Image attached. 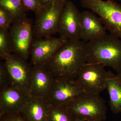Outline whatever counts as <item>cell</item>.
<instances>
[{
  "instance_id": "cell-1",
  "label": "cell",
  "mask_w": 121,
  "mask_h": 121,
  "mask_svg": "<svg viewBox=\"0 0 121 121\" xmlns=\"http://www.w3.org/2000/svg\"><path fill=\"white\" fill-rule=\"evenodd\" d=\"M87 60L86 43L69 40L43 66L54 78L76 79Z\"/></svg>"
},
{
  "instance_id": "cell-2",
  "label": "cell",
  "mask_w": 121,
  "mask_h": 121,
  "mask_svg": "<svg viewBox=\"0 0 121 121\" xmlns=\"http://www.w3.org/2000/svg\"><path fill=\"white\" fill-rule=\"evenodd\" d=\"M86 43L87 63L109 67L117 72L121 70V39L106 34Z\"/></svg>"
},
{
  "instance_id": "cell-3",
  "label": "cell",
  "mask_w": 121,
  "mask_h": 121,
  "mask_svg": "<svg viewBox=\"0 0 121 121\" xmlns=\"http://www.w3.org/2000/svg\"><path fill=\"white\" fill-rule=\"evenodd\" d=\"M65 106L75 117L89 121L106 119L107 109L99 95L83 92Z\"/></svg>"
},
{
  "instance_id": "cell-4",
  "label": "cell",
  "mask_w": 121,
  "mask_h": 121,
  "mask_svg": "<svg viewBox=\"0 0 121 121\" xmlns=\"http://www.w3.org/2000/svg\"><path fill=\"white\" fill-rule=\"evenodd\" d=\"M83 8L98 15L110 34L121 39V5L113 0H80Z\"/></svg>"
},
{
  "instance_id": "cell-5",
  "label": "cell",
  "mask_w": 121,
  "mask_h": 121,
  "mask_svg": "<svg viewBox=\"0 0 121 121\" xmlns=\"http://www.w3.org/2000/svg\"><path fill=\"white\" fill-rule=\"evenodd\" d=\"M67 0H54L41 8L36 13L33 25L35 38L51 37L57 33L60 15Z\"/></svg>"
},
{
  "instance_id": "cell-6",
  "label": "cell",
  "mask_w": 121,
  "mask_h": 121,
  "mask_svg": "<svg viewBox=\"0 0 121 121\" xmlns=\"http://www.w3.org/2000/svg\"><path fill=\"white\" fill-rule=\"evenodd\" d=\"M32 21L28 17L21 21L15 20L9 28V37L13 53L28 60L34 38Z\"/></svg>"
},
{
  "instance_id": "cell-7",
  "label": "cell",
  "mask_w": 121,
  "mask_h": 121,
  "mask_svg": "<svg viewBox=\"0 0 121 121\" xmlns=\"http://www.w3.org/2000/svg\"><path fill=\"white\" fill-rule=\"evenodd\" d=\"M109 72L103 65L87 63L79 72L76 80L84 93L99 95L106 89Z\"/></svg>"
},
{
  "instance_id": "cell-8",
  "label": "cell",
  "mask_w": 121,
  "mask_h": 121,
  "mask_svg": "<svg viewBox=\"0 0 121 121\" xmlns=\"http://www.w3.org/2000/svg\"><path fill=\"white\" fill-rule=\"evenodd\" d=\"M83 92L76 79L54 78L44 99L50 105L65 106Z\"/></svg>"
},
{
  "instance_id": "cell-9",
  "label": "cell",
  "mask_w": 121,
  "mask_h": 121,
  "mask_svg": "<svg viewBox=\"0 0 121 121\" xmlns=\"http://www.w3.org/2000/svg\"><path fill=\"white\" fill-rule=\"evenodd\" d=\"M68 40L61 36L34 37L30 48V64L32 66L45 65Z\"/></svg>"
},
{
  "instance_id": "cell-10",
  "label": "cell",
  "mask_w": 121,
  "mask_h": 121,
  "mask_svg": "<svg viewBox=\"0 0 121 121\" xmlns=\"http://www.w3.org/2000/svg\"><path fill=\"white\" fill-rule=\"evenodd\" d=\"M81 13L71 1H68L60 15L57 33L68 40H81Z\"/></svg>"
},
{
  "instance_id": "cell-11",
  "label": "cell",
  "mask_w": 121,
  "mask_h": 121,
  "mask_svg": "<svg viewBox=\"0 0 121 121\" xmlns=\"http://www.w3.org/2000/svg\"><path fill=\"white\" fill-rule=\"evenodd\" d=\"M4 60L8 72L10 86L20 87L30 93L32 65L28 63L27 60L13 53Z\"/></svg>"
},
{
  "instance_id": "cell-12",
  "label": "cell",
  "mask_w": 121,
  "mask_h": 121,
  "mask_svg": "<svg viewBox=\"0 0 121 121\" xmlns=\"http://www.w3.org/2000/svg\"><path fill=\"white\" fill-rule=\"evenodd\" d=\"M32 97L28 91L13 86L0 90V117L20 112Z\"/></svg>"
},
{
  "instance_id": "cell-13",
  "label": "cell",
  "mask_w": 121,
  "mask_h": 121,
  "mask_svg": "<svg viewBox=\"0 0 121 121\" xmlns=\"http://www.w3.org/2000/svg\"><path fill=\"white\" fill-rule=\"evenodd\" d=\"M54 78L43 65H32L30 93L34 97L44 99L50 91Z\"/></svg>"
},
{
  "instance_id": "cell-14",
  "label": "cell",
  "mask_w": 121,
  "mask_h": 121,
  "mask_svg": "<svg viewBox=\"0 0 121 121\" xmlns=\"http://www.w3.org/2000/svg\"><path fill=\"white\" fill-rule=\"evenodd\" d=\"M81 40L85 43L105 35L106 29L100 17L93 12L85 11L81 13Z\"/></svg>"
},
{
  "instance_id": "cell-15",
  "label": "cell",
  "mask_w": 121,
  "mask_h": 121,
  "mask_svg": "<svg viewBox=\"0 0 121 121\" xmlns=\"http://www.w3.org/2000/svg\"><path fill=\"white\" fill-rule=\"evenodd\" d=\"M48 107L45 99L32 96L20 112L28 121H46Z\"/></svg>"
},
{
  "instance_id": "cell-16",
  "label": "cell",
  "mask_w": 121,
  "mask_h": 121,
  "mask_svg": "<svg viewBox=\"0 0 121 121\" xmlns=\"http://www.w3.org/2000/svg\"><path fill=\"white\" fill-rule=\"evenodd\" d=\"M109 72L106 89L109 97V105L114 114L121 113V82L117 75Z\"/></svg>"
},
{
  "instance_id": "cell-17",
  "label": "cell",
  "mask_w": 121,
  "mask_h": 121,
  "mask_svg": "<svg viewBox=\"0 0 121 121\" xmlns=\"http://www.w3.org/2000/svg\"><path fill=\"white\" fill-rule=\"evenodd\" d=\"M48 105L46 121H74L75 117L66 106Z\"/></svg>"
},
{
  "instance_id": "cell-18",
  "label": "cell",
  "mask_w": 121,
  "mask_h": 121,
  "mask_svg": "<svg viewBox=\"0 0 121 121\" xmlns=\"http://www.w3.org/2000/svg\"><path fill=\"white\" fill-rule=\"evenodd\" d=\"M0 6L9 11L16 20H22L27 17L26 13L27 11L21 0H0Z\"/></svg>"
},
{
  "instance_id": "cell-19",
  "label": "cell",
  "mask_w": 121,
  "mask_h": 121,
  "mask_svg": "<svg viewBox=\"0 0 121 121\" xmlns=\"http://www.w3.org/2000/svg\"><path fill=\"white\" fill-rule=\"evenodd\" d=\"M9 30L0 29V59L5 60L12 54Z\"/></svg>"
},
{
  "instance_id": "cell-20",
  "label": "cell",
  "mask_w": 121,
  "mask_h": 121,
  "mask_svg": "<svg viewBox=\"0 0 121 121\" xmlns=\"http://www.w3.org/2000/svg\"><path fill=\"white\" fill-rule=\"evenodd\" d=\"M15 20V17L9 11L0 6V29L9 30Z\"/></svg>"
},
{
  "instance_id": "cell-21",
  "label": "cell",
  "mask_w": 121,
  "mask_h": 121,
  "mask_svg": "<svg viewBox=\"0 0 121 121\" xmlns=\"http://www.w3.org/2000/svg\"><path fill=\"white\" fill-rule=\"evenodd\" d=\"M10 86L8 70L4 62H0V90Z\"/></svg>"
},
{
  "instance_id": "cell-22",
  "label": "cell",
  "mask_w": 121,
  "mask_h": 121,
  "mask_svg": "<svg viewBox=\"0 0 121 121\" xmlns=\"http://www.w3.org/2000/svg\"><path fill=\"white\" fill-rule=\"evenodd\" d=\"M27 12L30 11L35 13L41 7L40 0H21Z\"/></svg>"
},
{
  "instance_id": "cell-23",
  "label": "cell",
  "mask_w": 121,
  "mask_h": 121,
  "mask_svg": "<svg viewBox=\"0 0 121 121\" xmlns=\"http://www.w3.org/2000/svg\"><path fill=\"white\" fill-rule=\"evenodd\" d=\"M0 121H28L20 112L0 117Z\"/></svg>"
},
{
  "instance_id": "cell-24",
  "label": "cell",
  "mask_w": 121,
  "mask_h": 121,
  "mask_svg": "<svg viewBox=\"0 0 121 121\" xmlns=\"http://www.w3.org/2000/svg\"><path fill=\"white\" fill-rule=\"evenodd\" d=\"M54 0H40L41 6H45L49 4L54 1Z\"/></svg>"
},
{
  "instance_id": "cell-25",
  "label": "cell",
  "mask_w": 121,
  "mask_h": 121,
  "mask_svg": "<svg viewBox=\"0 0 121 121\" xmlns=\"http://www.w3.org/2000/svg\"><path fill=\"white\" fill-rule=\"evenodd\" d=\"M74 121H89L86 119H83V118H80L77 117H75V118Z\"/></svg>"
},
{
  "instance_id": "cell-26",
  "label": "cell",
  "mask_w": 121,
  "mask_h": 121,
  "mask_svg": "<svg viewBox=\"0 0 121 121\" xmlns=\"http://www.w3.org/2000/svg\"><path fill=\"white\" fill-rule=\"evenodd\" d=\"M117 73V76L119 80H121V69Z\"/></svg>"
},
{
  "instance_id": "cell-27",
  "label": "cell",
  "mask_w": 121,
  "mask_h": 121,
  "mask_svg": "<svg viewBox=\"0 0 121 121\" xmlns=\"http://www.w3.org/2000/svg\"><path fill=\"white\" fill-rule=\"evenodd\" d=\"M117 0L121 1V0Z\"/></svg>"
},
{
  "instance_id": "cell-28",
  "label": "cell",
  "mask_w": 121,
  "mask_h": 121,
  "mask_svg": "<svg viewBox=\"0 0 121 121\" xmlns=\"http://www.w3.org/2000/svg\"></svg>"
}]
</instances>
